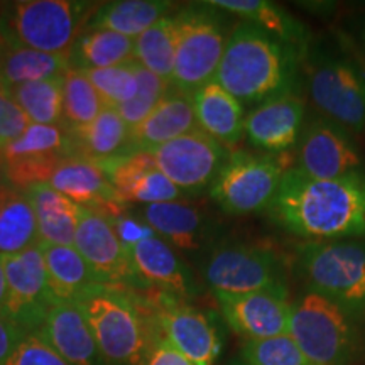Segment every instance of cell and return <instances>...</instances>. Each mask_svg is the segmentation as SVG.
<instances>
[{"label": "cell", "instance_id": "6da1fadb", "mask_svg": "<svg viewBox=\"0 0 365 365\" xmlns=\"http://www.w3.org/2000/svg\"><path fill=\"white\" fill-rule=\"evenodd\" d=\"M267 213L276 225L312 242L365 237V175L314 180L289 168Z\"/></svg>", "mask_w": 365, "mask_h": 365}, {"label": "cell", "instance_id": "7a4b0ae2", "mask_svg": "<svg viewBox=\"0 0 365 365\" xmlns=\"http://www.w3.org/2000/svg\"><path fill=\"white\" fill-rule=\"evenodd\" d=\"M301 54L252 22L228 34L215 80L242 105L257 107L294 90Z\"/></svg>", "mask_w": 365, "mask_h": 365}, {"label": "cell", "instance_id": "3957f363", "mask_svg": "<svg viewBox=\"0 0 365 365\" xmlns=\"http://www.w3.org/2000/svg\"><path fill=\"white\" fill-rule=\"evenodd\" d=\"M75 303L93 331L105 364H144L158 331L130 287L95 284Z\"/></svg>", "mask_w": 365, "mask_h": 365}, {"label": "cell", "instance_id": "277c9868", "mask_svg": "<svg viewBox=\"0 0 365 365\" xmlns=\"http://www.w3.org/2000/svg\"><path fill=\"white\" fill-rule=\"evenodd\" d=\"M97 4L75 0L4 2L0 39L4 43L49 54H68L88 26Z\"/></svg>", "mask_w": 365, "mask_h": 365}, {"label": "cell", "instance_id": "5b68a950", "mask_svg": "<svg viewBox=\"0 0 365 365\" xmlns=\"http://www.w3.org/2000/svg\"><path fill=\"white\" fill-rule=\"evenodd\" d=\"M298 262L309 291L365 319V240L308 242L299 247Z\"/></svg>", "mask_w": 365, "mask_h": 365}, {"label": "cell", "instance_id": "8992f818", "mask_svg": "<svg viewBox=\"0 0 365 365\" xmlns=\"http://www.w3.org/2000/svg\"><path fill=\"white\" fill-rule=\"evenodd\" d=\"M176 16L178 44L171 86L193 95L215 80L228 34L218 9L208 2L181 9Z\"/></svg>", "mask_w": 365, "mask_h": 365}, {"label": "cell", "instance_id": "52a82bcc", "mask_svg": "<svg viewBox=\"0 0 365 365\" xmlns=\"http://www.w3.org/2000/svg\"><path fill=\"white\" fill-rule=\"evenodd\" d=\"M287 333L313 365H346L357 346L352 317L314 291L293 304Z\"/></svg>", "mask_w": 365, "mask_h": 365}, {"label": "cell", "instance_id": "ba28073f", "mask_svg": "<svg viewBox=\"0 0 365 365\" xmlns=\"http://www.w3.org/2000/svg\"><path fill=\"white\" fill-rule=\"evenodd\" d=\"M307 78L309 98L323 117L352 134L365 130V68L357 59L319 51Z\"/></svg>", "mask_w": 365, "mask_h": 365}, {"label": "cell", "instance_id": "9c48e42d", "mask_svg": "<svg viewBox=\"0 0 365 365\" xmlns=\"http://www.w3.org/2000/svg\"><path fill=\"white\" fill-rule=\"evenodd\" d=\"M284 173L286 166L277 158L237 150L230 153L208 191L227 215L267 212Z\"/></svg>", "mask_w": 365, "mask_h": 365}, {"label": "cell", "instance_id": "30bf717a", "mask_svg": "<svg viewBox=\"0 0 365 365\" xmlns=\"http://www.w3.org/2000/svg\"><path fill=\"white\" fill-rule=\"evenodd\" d=\"M203 279L215 294H245L286 286L277 255L271 249L247 244L213 249L203 264Z\"/></svg>", "mask_w": 365, "mask_h": 365}, {"label": "cell", "instance_id": "8fae6325", "mask_svg": "<svg viewBox=\"0 0 365 365\" xmlns=\"http://www.w3.org/2000/svg\"><path fill=\"white\" fill-rule=\"evenodd\" d=\"M71 158L70 135L63 125L31 124L19 139L0 149L6 181L24 191L49 182L53 173Z\"/></svg>", "mask_w": 365, "mask_h": 365}, {"label": "cell", "instance_id": "7c38bea8", "mask_svg": "<svg viewBox=\"0 0 365 365\" xmlns=\"http://www.w3.org/2000/svg\"><path fill=\"white\" fill-rule=\"evenodd\" d=\"M294 168L314 180H339L364 173V158L352 132L319 115L304 122Z\"/></svg>", "mask_w": 365, "mask_h": 365}, {"label": "cell", "instance_id": "4fadbf2b", "mask_svg": "<svg viewBox=\"0 0 365 365\" xmlns=\"http://www.w3.org/2000/svg\"><path fill=\"white\" fill-rule=\"evenodd\" d=\"M149 153L163 175L178 190L190 195L210 190L230 156L228 148L200 129L158 145Z\"/></svg>", "mask_w": 365, "mask_h": 365}, {"label": "cell", "instance_id": "5bb4252c", "mask_svg": "<svg viewBox=\"0 0 365 365\" xmlns=\"http://www.w3.org/2000/svg\"><path fill=\"white\" fill-rule=\"evenodd\" d=\"M148 304L153 312L150 319L154 328L173 349L193 365H213L220 354L222 341L207 314L164 291H159Z\"/></svg>", "mask_w": 365, "mask_h": 365}, {"label": "cell", "instance_id": "9a60e30c", "mask_svg": "<svg viewBox=\"0 0 365 365\" xmlns=\"http://www.w3.org/2000/svg\"><path fill=\"white\" fill-rule=\"evenodd\" d=\"M7 298L4 314L24 333H38L56 304L48 286L41 245L4 257Z\"/></svg>", "mask_w": 365, "mask_h": 365}, {"label": "cell", "instance_id": "2e32d148", "mask_svg": "<svg viewBox=\"0 0 365 365\" xmlns=\"http://www.w3.org/2000/svg\"><path fill=\"white\" fill-rule=\"evenodd\" d=\"M73 247L78 250L98 284L134 287L143 284L137 276L130 254L118 239L110 220L85 210Z\"/></svg>", "mask_w": 365, "mask_h": 365}, {"label": "cell", "instance_id": "e0dca14e", "mask_svg": "<svg viewBox=\"0 0 365 365\" xmlns=\"http://www.w3.org/2000/svg\"><path fill=\"white\" fill-rule=\"evenodd\" d=\"M215 296L228 325L245 340L271 339L289 330L293 303L287 298L286 286Z\"/></svg>", "mask_w": 365, "mask_h": 365}, {"label": "cell", "instance_id": "ac0fdd59", "mask_svg": "<svg viewBox=\"0 0 365 365\" xmlns=\"http://www.w3.org/2000/svg\"><path fill=\"white\" fill-rule=\"evenodd\" d=\"M307 118V103L298 91L291 90L274 97L245 115L244 134L254 148L277 154L298 144Z\"/></svg>", "mask_w": 365, "mask_h": 365}, {"label": "cell", "instance_id": "d6986e66", "mask_svg": "<svg viewBox=\"0 0 365 365\" xmlns=\"http://www.w3.org/2000/svg\"><path fill=\"white\" fill-rule=\"evenodd\" d=\"M97 164L124 203L178 202L185 195L163 175L149 150H130Z\"/></svg>", "mask_w": 365, "mask_h": 365}, {"label": "cell", "instance_id": "ffe728a7", "mask_svg": "<svg viewBox=\"0 0 365 365\" xmlns=\"http://www.w3.org/2000/svg\"><path fill=\"white\" fill-rule=\"evenodd\" d=\"M48 185L83 210L100 213L108 220L125 212V203L118 198L97 163L78 158L68 159L53 173Z\"/></svg>", "mask_w": 365, "mask_h": 365}, {"label": "cell", "instance_id": "44dd1931", "mask_svg": "<svg viewBox=\"0 0 365 365\" xmlns=\"http://www.w3.org/2000/svg\"><path fill=\"white\" fill-rule=\"evenodd\" d=\"M143 220L164 242L186 252H200L217 239V223L200 208L180 200L145 205Z\"/></svg>", "mask_w": 365, "mask_h": 365}, {"label": "cell", "instance_id": "7402d4cb", "mask_svg": "<svg viewBox=\"0 0 365 365\" xmlns=\"http://www.w3.org/2000/svg\"><path fill=\"white\" fill-rule=\"evenodd\" d=\"M44 340L71 365H107L93 331L76 303H56L39 330Z\"/></svg>", "mask_w": 365, "mask_h": 365}, {"label": "cell", "instance_id": "603a6c76", "mask_svg": "<svg viewBox=\"0 0 365 365\" xmlns=\"http://www.w3.org/2000/svg\"><path fill=\"white\" fill-rule=\"evenodd\" d=\"M198 130L193 95L170 86L161 102L140 124L130 129V150H150L190 132Z\"/></svg>", "mask_w": 365, "mask_h": 365}, {"label": "cell", "instance_id": "cb8c5ba5", "mask_svg": "<svg viewBox=\"0 0 365 365\" xmlns=\"http://www.w3.org/2000/svg\"><path fill=\"white\" fill-rule=\"evenodd\" d=\"M132 264L143 284H153L159 291L175 296H190L195 289L188 267L161 237L150 235L127 247Z\"/></svg>", "mask_w": 365, "mask_h": 365}, {"label": "cell", "instance_id": "d4e9b609", "mask_svg": "<svg viewBox=\"0 0 365 365\" xmlns=\"http://www.w3.org/2000/svg\"><path fill=\"white\" fill-rule=\"evenodd\" d=\"M198 129L225 145H235L244 135V105L232 97L217 80L208 81L193 93Z\"/></svg>", "mask_w": 365, "mask_h": 365}, {"label": "cell", "instance_id": "484cf974", "mask_svg": "<svg viewBox=\"0 0 365 365\" xmlns=\"http://www.w3.org/2000/svg\"><path fill=\"white\" fill-rule=\"evenodd\" d=\"M66 130L73 158L103 163L130 153V129L115 108H103L90 124L66 127Z\"/></svg>", "mask_w": 365, "mask_h": 365}, {"label": "cell", "instance_id": "4316f807", "mask_svg": "<svg viewBox=\"0 0 365 365\" xmlns=\"http://www.w3.org/2000/svg\"><path fill=\"white\" fill-rule=\"evenodd\" d=\"M33 205L41 244L73 245L85 210L48 182L27 190Z\"/></svg>", "mask_w": 365, "mask_h": 365}, {"label": "cell", "instance_id": "83f0119b", "mask_svg": "<svg viewBox=\"0 0 365 365\" xmlns=\"http://www.w3.org/2000/svg\"><path fill=\"white\" fill-rule=\"evenodd\" d=\"M210 6L240 17L242 21L252 22L267 34L289 46L301 56L308 51L309 34L304 24L291 16L284 7L269 0H210Z\"/></svg>", "mask_w": 365, "mask_h": 365}, {"label": "cell", "instance_id": "f1b7e54d", "mask_svg": "<svg viewBox=\"0 0 365 365\" xmlns=\"http://www.w3.org/2000/svg\"><path fill=\"white\" fill-rule=\"evenodd\" d=\"M39 244L29 195L6 182L0 188V257L22 254Z\"/></svg>", "mask_w": 365, "mask_h": 365}, {"label": "cell", "instance_id": "f546056e", "mask_svg": "<svg viewBox=\"0 0 365 365\" xmlns=\"http://www.w3.org/2000/svg\"><path fill=\"white\" fill-rule=\"evenodd\" d=\"M39 245L49 291L56 303H75L91 286L98 284L88 264L73 245Z\"/></svg>", "mask_w": 365, "mask_h": 365}, {"label": "cell", "instance_id": "4dcf8cb0", "mask_svg": "<svg viewBox=\"0 0 365 365\" xmlns=\"http://www.w3.org/2000/svg\"><path fill=\"white\" fill-rule=\"evenodd\" d=\"M175 12V4L166 0H115L100 4L88 27L107 29L137 39L163 17Z\"/></svg>", "mask_w": 365, "mask_h": 365}, {"label": "cell", "instance_id": "1f68e13d", "mask_svg": "<svg viewBox=\"0 0 365 365\" xmlns=\"http://www.w3.org/2000/svg\"><path fill=\"white\" fill-rule=\"evenodd\" d=\"M135 61V39L86 26L68 53L73 70H100Z\"/></svg>", "mask_w": 365, "mask_h": 365}, {"label": "cell", "instance_id": "d6a6232c", "mask_svg": "<svg viewBox=\"0 0 365 365\" xmlns=\"http://www.w3.org/2000/svg\"><path fill=\"white\" fill-rule=\"evenodd\" d=\"M70 70L68 54H49L4 43L0 39V88L56 78Z\"/></svg>", "mask_w": 365, "mask_h": 365}, {"label": "cell", "instance_id": "836d02e7", "mask_svg": "<svg viewBox=\"0 0 365 365\" xmlns=\"http://www.w3.org/2000/svg\"><path fill=\"white\" fill-rule=\"evenodd\" d=\"M178 44L176 12L163 17L135 39V61L168 83L173 81Z\"/></svg>", "mask_w": 365, "mask_h": 365}, {"label": "cell", "instance_id": "e575fe53", "mask_svg": "<svg viewBox=\"0 0 365 365\" xmlns=\"http://www.w3.org/2000/svg\"><path fill=\"white\" fill-rule=\"evenodd\" d=\"M65 76V75H63ZM63 76L31 81L6 90L33 124L63 125Z\"/></svg>", "mask_w": 365, "mask_h": 365}, {"label": "cell", "instance_id": "d590c367", "mask_svg": "<svg viewBox=\"0 0 365 365\" xmlns=\"http://www.w3.org/2000/svg\"><path fill=\"white\" fill-rule=\"evenodd\" d=\"M105 108L98 91L81 70L70 68L63 76V122L65 127L86 125Z\"/></svg>", "mask_w": 365, "mask_h": 365}, {"label": "cell", "instance_id": "8d00e7d4", "mask_svg": "<svg viewBox=\"0 0 365 365\" xmlns=\"http://www.w3.org/2000/svg\"><path fill=\"white\" fill-rule=\"evenodd\" d=\"M139 63L130 61L125 65L100 68V70L83 71L98 91L105 108H117L132 100L135 95L139 78H137Z\"/></svg>", "mask_w": 365, "mask_h": 365}, {"label": "cell", "instance_id": "74e56055", "mask_svg": "<svg viewBox=\"0 0 365 365\" xmlns=\"http://www.w3.org/2000/svg\"><path fill=\"white\" fill-rule=\"evenodd\" d=\"M244 362L249 365H313L289 333L262 340H245Z\"/></svg>", "mask_w": 365, "mask_h": 365}, {"label": "cell", "instance_id": "f35d334b", "mask_svg": "<svg viewBox=\"0 0 365 365\" xmlns=\"http://www.w3.org/2000/svg\"><path fill=\"white\" fill-rule=\"evenodd\" d=\"M137 78H139V85H137L134 97L127 103L115 108L118 115L124 118L125 124L129 125V129L140 124L153 112V108L161 102L171 86V83L159 78V76L145 70L140 65L139 70H137Z\"/></svg>", "mask_w": 365, "mask_h": 365}, {"label": "cell", "instance_id": "ab89813d", "mask_svg": "<svg viewBox=\"0 0 365 365\" xmlns=\"http://www.w3.org/2000/svg\"><path fill=\"white\" fill-rule=\"evenodd\" d=\"M6 365H71L53 349L41 333H26Z\"/></svg>", "mask_w": 365, "mask_h": 365}, {"label": "cell", "instance_id": "60d3db41", "mask_svg": "<svg viewBox=\"0 0 365 365\" xmlns=\"http://www.w3.org/2000/svg\"><path fill=\"white\" fill-rule=\"evenodd\" d=\"M33 122L22 108L11 98L6 90L0 88V149L14 143L24 134Z\"/></svg>", "mask_w": 365, "mask_h": 365}, {"label": "cell", "instance_id": "b9f144b4", "mask_svg": "<svg viewBox=\"0 0 365 365\" xmlns=\"http://www.w3.org/2000/svg\"><path fill=\"white\" fill-rule=\"evenodd\" d=\"M143 365H193L185 355H181L176 349L168 344L161 335L154 336L149 352L145 355Z\"/></svg>", "mask_w": 365, "mask_h": 365}, {"label": "cell", "instance_id": "7bdbcfd3", "mask_svg": "<svg viewBox=\"0 0 365 365\" xmlns=\"http://www.w3.org/2000/svg\"><path fill=\"white\" fill-rule=\"evenodd\" d=\"M26 333L21 330L16 323L11 322L6 314L0 313V365H6L11 359L17 344Z\"/></svg>", "mask_w": 365, "mask_h": 365}, {"label": "cell", "instance_id": "ee69618b", "mask_svg": "<svg viewBox=\"0 0 365 365\" xmlns=\"http://www.w3.org/2000/svg\"><path fill=\"white\" fill-rule=\"evenodd\" d=\"M7 298V279H6V266H4V257H0V313L4 314Z\"/></svg>", "mask_w": 365, "mask_h": 365}, {"label": "cell", "instance_id": "f6af8a7d", "mask_svg": "<svg viewBox=\"0 0 365 365\" xmlns=\"http://www.w3.org/2000/svg\"><path fill=\"white\" fill-rule=\"evenodd\" d=\"M359 41H360V44H362V48H364V51H365V21H364V24H362V27H360V31H359Z\"/></svg>", "mask_w": 365, "mask_h": 365}, {"label": "cell", "instance_id": "bcb514c9", "mask_svg": "<svg viewBox=\"0 0 365 365\" xmlns=\"http://www.w3.org/2000/svg\"><path fill=\"white\" fill-rule=\"evenodd\" d=\"M6 175H4V166H2V161H0V188H2L4 185H6Z\"/></svg>", "mask_w": 365, "mask_h": 365}, {"label": "cell", "instance_id": "7dc6e473", "mask_svg": "<svg viewBox=\"0 0 365 365\" xmlns=\"http://www.w3.org/2000/svg\"><path fill=\"white\" fill-rule=\"evenodd\" d=\"M2 6H4V2H0V12H2Z\"/></svg>", "mask_w": 365, "mask_h": 365}, {"label": "cell", "instance_id": "c3c4849f", "mask_svg": "<svg viewBox=\"0 0 365 365\" xmlns=\"http://www.w3.org/2000/svg\"><path fill=\"white\" fill-rule=\"evenodd\" d=\"M242 365H249V364H245V362H244V364H242Z\"/></svg>", "mask_w": 365, "mask_h": 365}]
</instances>
